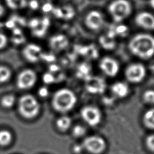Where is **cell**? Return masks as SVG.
I'll return each instance as SVG.
<instances>
[{"label": "cell", "instance_id": "6da1fadb", "mask_svg": "<svg viewBox=\"0 0 154 154\" xmlns=\"http://www.w3.org/2000/svg\"><path fill=\"white\" fill-rule=\"evenodd\" d=\"M129 49L138 58L149 59L154 55V37L149 34H138L131 38Z\"/></svg>", "mask_w": 154, "mask_h": 154}, {"label": "cell", "instance_id": "7a4b0ae2", "mask_svg": "<svg viewBox=\"0 0 154 154\" xmlns=\"http://www.w3.org/2000/svg\"><path fill=\"white\" fill-rule=\"evenodd\" d=\"M77 97L73 91L68 88H61L54 93L52 105L54 109L60 112H67L75 106Z\"/></svg>", "mask_w": 154, "mask_h": 154}, {"label": "cell", "instance_id": "3957f363", "mask_svg": "<svg viewBox=\"0 0 154 154\" xmlns=\"http://www.w3.org/2000/svg\"><path fill=\"white\" fill-rule=\"evenodd\" d=\"M40 105L37 100L31 94H26L21 97L19 102L20 114L26 119H32L38 113Z\"/></svg>", "mask_w": 154, "mask_h": 154}, {"label": "cell", "instance_id": "277c9868", "mask_svg": "<svg viewBox=\"0 0 154 154\" xmlns=\"http://www.w3.org/2000/svg\"><path fill=\"white\" fill-rule=\"evenodd\" d=\"M108 10L115 22H120L129 16L131 6L127 0H114L109 4Z\"/></svg>", "mask_w": 154, "mask_h": 154}, {"label": "cell", "instance_id": "5b68a950", "mask_svg": "<svg viewBox=\"0 0 154 154\" xmlns=\"http://www.w3.org/2000/svg\"><path fill=\"white\" fill-rule=\"evenodd\" d=\"M126 79L132 83H140L144 80L146 75V69L144 65L135 63L129 64L125 72Z\"/></svg>", "mask_w": 154, "mask_h": 154}, {"label": "cell", "instance_id": "8992f818", "mask_svg": "<svg viewBox=\"0 0 154 154\" xmlns=\"http://www.w3.org/2000/svg\"><path fill=\"white\" fill-rule=\"evenodd\" d=\"M81 116L83 120L90 126H96L102 120L100 110L95 106L87 105L81 110Z\"/></svg>", "mask_w": 154, "mask_h": 154}, {"label": "cell", "instance_id": "52a82bcc", "mask_svg": "<svg viewBox=\"0 0 154 154\" xmlns=\"http://www.w3.org/2000/svg\"><path fill=\"white\" fill-rule=\"evenodd\" d=\"M83 149L93 154H99L106 148V142L101 137L91 135L86 137L82 144Z\"/></svg>", "mask_w": 154, "mask_h": 154}, {"label": "cell", "instance_id": "ba28073f", "mask_svg": "<svg viewBox=\"0 0 154 154\" xmlns=\"http://www.w3.org/2000/svg\"><path fill=\"white\" fill-rule=\"evenodd\" d=\"M99 67L104 74L110 77L116 76L120 69L118 61L109 57H105L101 59L99 63Z\"/></svg>", "mask_w": 154, "mask_h": 154}, {"label": "cell", "instance_id": "9c48e42d", "mask_svg": "<svg viewBox=\"0 0 154 154\" xmlns=\"http://www.w3.org/2000/svg\"><path fill=\"white\" fill-rule=\"evenodd\" d=\"M37 81L35 73L30 69L22 71L17 79V85L20 89H28L33 87Z\"/></svg>", "mask_w": 154, "mask_h": 154}, {"label": "cell", "instance_id": "30bf717a", "mask_svg": "<svg viewBox=\"0 0 154 154\" xmlns=\"http://www.w3.org/2000/svg\"><path fill=\"white\" fill-rule=\"evenodd\" d=\"M85 24L92 30H98L104 24L103 17L99 11H91L87 15Z\"/></svg>", "mask_w": 154, "mask_h": 154}, {"label": "cell", "instance_id": "8fae6325", "mask_svg": "<svg viewBox=\"0 0 154 154\" xmlns=\"http://www.w3.org/2000/svg\"><path fill=\"white\" fill-rule=\"evenodd\" d=\"M136 23L140 27L148 29H154V15L152 14L143 11L138 14L135 17Z\"/></svg>", "mask_w": 154, "mask_h": 154}, {"label": "cell", "instance_id": "7c38bea8", "mask_svg": "<svg viewBox=\"0 0 154 154\" xmlns=\"http://www.w3.org/2000/svg\"><path fill=\"white\" fill-rule=\"evenodd\" d=\"M23 54L27 60L35 62L37 61L40 57L41 49L37 45L30 44L26 46L24 49Z\"/></svg>", "mask_w": 154, "mask_h": 154}, {"label": "cell", "instance_id": "4fadbf2b", "mask_svg": "<svg viewBox=\"0 0 154 154\" xmlns=\"http://www.w3.org/2000/svg\"><path fill=\"white\" fill-rule=\"evenodd\" d=\"M111 91L115 96L119 98L126 97L129 93V85L125 82L118 81L111 86Z\"/></svg>", "mask_w": 154, "mask_h": 154}, {"label": "cell", "instance_id": "5bb4252c", "mask_svg": "<svg viewBox=\"0 0 154 154\" xmlns=\"http://www.w3.org/2000/svg\"><path fill=\"white\" fill-rule=\"evenodd\" d=\"M128 28L125 25H112L109 30L108 35L112 38L116 36H126L128 33Z\"/></svg>", "mask_w": 154, "mask_h": 154}, {"label": "cell", "instance_id": "9a60e30c", "mask_svg": "<svg viewBox=\"0 0 154 154\" xmlns=\"http://www.w3.org/2000/svg\"><path fill=\"white\" fill-rule=\"evenodd\" d=\"M50 43L51 46L56 49H63L67 45V40L64 35L58 34L53 36L50 40Z\"/></svg>", "mask_w": 154, "mask_h": 154}, {"label": "cell", "instance_id": "2e32d148", "mask_svg": "<svg viewBox=\"0 0 154 154\" xmlns=\"http://www.w3.org/2000/svg\"><path fill=\"white\" fill-rule=\"evenodd\" d=\"M143 122L146 128L154 130V107L145 112L143 117Z\"/></svg>", "mask_w": 154, "mask_h": 154}, {"label": "cell", "instance_id": "e0dca14e", "mask_svg": "<svg viewBox=\"0 0 154 154\" xmlns=\"http://www.w3.org/2000/svg\"><path fill=\"white\" fill-rule=\"evenodd\" d=\"M72 120L67 116H63L59 117L56 121V126L58 130L61 132L67 131L71 126Z\"/></svg>", "mask_w": 154, "mask_h": 154}, {"label": "cell", "instance_id": "ac0fdd59", "mask_svg": "<svg viewBox=\"0 0 154 154\" xmlns=\"http://www.w3.org/2000/svg\"><path fill=\"white\" fill-rule=\"evenodd\" d=\"M8 7L11 9H21L26 6L28 4L27 0H5Z\"/></svg>", "mask_w": 154, "mask_h": 154}, {"label": "cell", "instance_id": "d6986e66", "mask_svg": "<svg viewBox=\"0 0 154 154\" xmlns=\"http://www.w3.org/2000/svg\"><path fill=\"white\" fill-rule=\"evenodd\" d=\"M12 140L11 134L5 130L0 131V146H5L10 143Z\"/></svg>", "mask_w": 154, "mask_h": 154}, {"label": "cell", "instance_id": "ffe728a7", "mask_svg": "<svg viewBox=\"0 0 154 154\" xmlns=\"http://www.w3.org/2000/svg\"><path fill=\"white\" fill-rule=\"evenodd\" d=\"M15 102V97L14 96L10 94L6 95L1 99V103L2 106L5 108H10L13 106Z\"/></svg>", "mask_w": 154, "mask_h": 154}, {"label": "cell", "instance_id": "44dd1931", "mask_svg": "<svg viewBox=\"0 0 154 154\" xmlns=\"http://www.w3.org/2000/svg\"><path fill=\"white\" fill-rule=\"evenodd\" d=\"M142 98L146 103L150 105L154 104V90L151 89L146 90L143 94Z\"/></svg>", "mask_w": 154, "mask_h": 154}, {"label": "cell", "instance_id": "7402d4cb", "mask_svg": "<svg viewBox=\"0 0 154 154\" xmlns=\"http://www.w3.org/2000/svg\"><path fill=\"white\" fill-rule=\"evenodd\" d=\"M85 133H86L85 128L80 125H75L73 128L72 131V135L76 138L82 137L85 134Z\"/></svg>", "mask_w": 154, "mask_h": 154}, {"label": "cell", "instance_id": "603a6c76", "mask_svg": "<svg viewBox=\"0 0 154 154\" xmlns=\"http://www.w3.org/2000/svg\"><path fill=\"white\" fill-rule=\"evenodd\" d=\"M11 76L10 70L4 66H0V84L7 81Z\"/></svg>", "mask_w": 154, "mask_h": 154}, {"label": "cell", "instance_id": "cb8c5ba5", "mask_svg": "<svg viewBox=\"0 0 154 154\" xmlns=\"http://www.w3.org/2000/svg\"><path fill=\"white\" fill-rule=\"evenodd\" d=\"M113 38H114L107 35V36H102L100 38V42L105 48H111L114 45V41L113 40Z\"/></svg>", "mask_w": 154, "mask_h": 154}, {"label": "cell", "instance_id": "d4e9b609", "mask_svg": "<svg viewBox=\"0 0 154 154\" xmlns=\"http://www.w3.org/2000/svg\"><path fill=\"white\" fill-rule=\"evenodd\" d=\"M146 145L147 147L152 152L154 153V134L148 135L146 138Z\"/></svg>", "mask_w": 154, "mask_h": 154}, {"label": "cell", "instance_id": "484cf974", "mask_svg": "<svg viewBox=\"0 0 154 154\" xmlns=\"http://www.w3.org/2000/svg\"><path fill=\"white\" fill-rule=\"evenodd\" d=\"M7 41V37L6 35L0 32V49H2L6 46Z\"/></svg>", "mask_w": 154, "mask_h": 154}, {"label": "cell", "instance_id": "4316f807", "mask_svg": "<svg viewBox=\"0 0 154 154\" xmlns=\"http://www.w3.org/2000/svg\"><path fill=\"white\" fill-rule=\"evenodd\" d=\"M43 81L46 84H51L54 81V77L51 73H45L43 76Z\"/></svg>", "mask_w": 154, "mask_h": 154}, {"label": "cell", "instance_id": "83f0119b", "mask_svg": "<svg viewBox=\"0 0 154 154\" xmlns=\"http://www.w3.org/2000/svg\"><path fill=\"white\" fill-rule=\"evenodd\" d=\"M38 94L41 97H45L48 96L49 94V90H48V88L45 87L40 88V89L38 90Z\"/></svg>", "mask_w": 154, "mask_h": 154}, {"label": "cell", "instance_id": "f1b7e54d", "mask_svg": "<svg viewBox=\"0 0 154 154\" xmlns=\"http://www.w3.org/2000/svg\"><path fill=\"white\" fill-rule=\"evenodd\" d=\"M29 6L32 9H35L37 8L38 7V3L36 1L33 0V1H31L29 2Z\"/></svg>", "mask_w": 154, "mask_h": 154}, {"label": "cell", "instance_id": "f546056e", "mask_svg": "<svg viewBox=\"0 0 154 154\" xmlns=\"http://www.w3.org/2000/svg\"><path fill=\"white\" fill-rule=\"evenodd\" d=\"M82 149H83L82 145H81V146L77 145L75 147H74V152L76 153H79L81 152Z\"/></svg>", "mask_w": 154, "mask_h": 154}, {"label": "cell", "instance_id": "4dcf8cb0", "mask_svg": "<svg viewBox=\"0 0 154 154\" xmlns=\"http://www.w3.org/2000/svg\"><path fill=\"white\" fill-rule=\"evenodd\" d=\"M149 69H150V70L151 71V72L154 74V60H153L151 63L150 64V66H149Z\"/></svg>", "mask_w": 154, "mask_h": 154}, {"label": "cell", "instance_id": "1f68e13d", "mask_svg": "<svg viewBox=\"0 0 154 154\" xmlns=\"http://www.w3.org/2000/svg\"><path fill=\"white\" fill-rule=\"evenodd\" d=\"M4 8L2 7V5L0 4V17L4 14Z\"/></svg>", "mask_w": 154, "mask_h": 154}, {"label": "cell", "instance_id": "d6a6232c", "mask_svg": "<svg viewBox=\"0 0 154 154\" xmlns=\"http://www.w3.org/2000/svg\"><path fill=\"white\" fill-rule=\"evenodd\" d=\"M150 4L151 7L154 9V0H150Z\"/></svg>", "mask_w": 154, "mask_h": 154}]
</instances>
